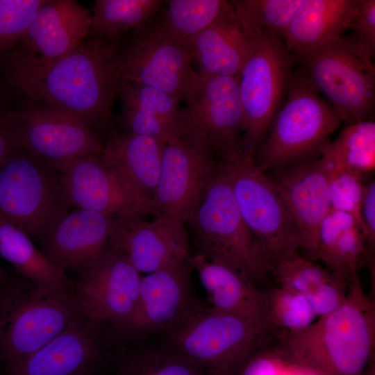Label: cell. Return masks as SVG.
Returning <instances> with one entry per match:
<instances>
[{
	"label": "cell",
	"mask_w": 375,
	"mask_h": 375,
	"mask_svg": "<svg viewBox=\"0 0 375 375\" xmlns=\"http://www.w3.org/2000/svg\"><path fill=\"white\" fill-rule=\"evenodd\" d=\"M118 42L93 38L49 62L17 52L8 77L31 101L74 116L94 131L107 128L119 78Z\"/></svg>",
	"instance_id": "1"
},
{
	"label": "cell",
	"mask_w": 375,
	"mask_h": 375,
	"mask_svg": "<svg viewBox=\"0 0 375 375\" xmlns=\"http://www.w3.org/2000/svg\"><path fill=\"white\" fill-rule=\"evenodd\" d=\"M282 340L290 357L320 375H363L374 358L375 303L358 274L338 308Z\"/></svg>",
	"instance_id": "2"
},
{
	"label": "cell",
	"mask_w": 375,
	"mask_h": 375,
	"mask_svg": "<svg viewBox=\"0 0 375 375\" xmlns=\"http://www.w3.org/2000/svg\"><path fill=\"white\" fill-rule=\"evenodd\" d=\"M81 316L72 290L8 273L0 283V361L8 370Z\"/></svg>",
	"instance_id": "3"
},
{
	"label": "cell",
	"mask_w": 375,
	"mask_h": 375,
	"mask_svg": "<svg viewBox=\"0 0 375 375\" xmlns=\"http://www.w3.org/2000/svg\"><path fill=\"white\" fill-rule=\"evenodd\" d=\"M247 226L272 264L303 249L297 220L283 192L241 146L215 147Z\"/></svg>",
	"instance_id": "4"
},
{
	"label": "cell",
	"mask_w": 375,
	"mask_h": 375,
	"mask_svg": "<svg viewBox=\"0 0 375 375\" xmlns=\"http://www.w3.org/2000/svg\"><path fill=\"white\" fill-rule=\"evenodd\" d=\"M287 92L285 105L275 115L267 137L254 154L256 165L263 172L318 156L341 123L300 68L290 73Z\"/></svg>",
	"instance_id": "5"
},
{
	"label": "cell",
	"mask_w": 375,
	"mask_h": 375,
	"mask_svg": "<svg viewBox=\"0 0 375 375\" xmlns=\"http://www.w3.org/2000/svg\"><path fill=\"white\" fill-rule=\"evenodd\" d=\"M293 54L308 83L326 97L341 122L349 126L372 119L375 103L374 58L348 36L341 35Z\"/></svg>",
	"instance_id": "6"
},
{
	"label": "cell",
	"mask_w": 375,
	"mask_h": 375,
	"mask_svg": "<svg viewBox=\"0 0 375 375\" xmlns=\"http://www.w3.org/2000/svg\"><path fill=\"white\" fill-rule=\"evenodd\" d=\"M70 207L58 171L22 147L0 166V217L39 248Z\"/></svg>",
	"instance_id": "7"
},
{
	"label": "cell",
	"mask_w": 375,
	"mask_h": 375,
	"mask_svg": "<svg viewBox=\"0 0 375 375\" xmlns=\"http://www.w3.org/2000/svg\"><path fill=\"white\" fill-rule=\"evenodd\" d=\"M206 260L223 263L255 284L272 272V264L243 220L228 182L219 169L186 223Z\"/></svg>",
	"instance_id": "8"
},
{
	"label": "cell",
	"mask_w": 375,
	"mask_h": 375,
	"mask_svg": "<svg viewBox=\"0 0 375 375\" xmlns=\"http://www.w3.org/2000/svg\"><path fill=\"white\" fill-rule=\"evenodd\" d=\"M267 331L241 317L198 303L169 332L174 351L206 375H238Z\"/></svg>",
	"instance_id": "9"
},
{
	"label": "cell",
	"mask_w": 375,
	"mask_h": 375,
	"mask_svg": "<svg viewBox=\"0 0 375 375\" xmlns=\"http://www.w3.org/2000/svg\"><path fill=\"white\" fill-rule=\"evenodd\" d=\"M297 63L282 39L260 33L249 38V50L238 74L243 112L242 147L254 157L287 92L290 73Z\"/></svg>",
	"instance_id": "10"
},
{
	"label": "cell",
	"mask_w": 375,
	"mask_h": 375,
	"mask_svg": "<svg viewBox=\"0 0 375 375\" xmlns=\"http://www.w3.org/2000/svg\"><path fill=\"white\" fill-rule=\"evenodd\" d=\"M190 50L153 18L135 28L120 51L119 78L150 86L185 101L197 72Z\"/></svg>",
	"instance_id": "11"
},
{
	"label": "cell",
	"mask_w": 375,
	"mask_h": 375,
	"mask_svg": "<svg viewBox=\"0 0 375 375\" xmlns=\"http://www.w3.org/2000/svg\"><path fill=\"white\" fill-rule=\"evenodd\" d=\"M215 152L205 139L167 141L153 197L160 214L188 222L219 172Z\"/></svg>",
	"instance_id": "12"
},
{
	"label": "cell",
	"mask_w": 375,
	"mask_h": 375,
	"mask_svg": "<svg viewBox=\"0 0 375 375\" xmlns=\"http://www.w3.org/2000/svg\"><path fill=\"white\" fill-rule=\"evenodd\" d=\"M51 165L71 206L112 216L160 215L153 200L129 185L101 153Z\"/></svg>",
	"instance_id": "13"
},
{
	"label": "cell",
	"mask_w": 375,
	"mask_h": 375,
	"mask_svg": "<svg viewBox=\"0 0 375 375\" xmlns=\"http://www.w3.org/2000/svg\"><path fill=\"white\" fill-rule=\"evenodd\" d=\"M141 278L124 256L108 248L81 273L72 292L83 316L112 331L133 312Z\"/></svg>",
	"instance_id": "14"
},
{
	"label": "cell",
	"mask_w": 375,
	"mask_h": 375,
	"mask_svg": "<svg viewBox=\"0 0 375 375\" xmlns=\"http://www.w3.org/2000/svg\"><path fill=\"white\" fill-rule=\"evenodd\" d=\"M191 258L142 276L133 312L112 331L116 339L130 340L169 331L198 304L191 283Z\"/></svg>",
	"instance_id": "15"
},
{
	"label": "cell",
	"mask_w": 375,
	"mask_h": 375,
	"mask_svg": "<svg viewBox=\"0 0 375 375\" xmlns=\"http://www.w3.org/2000/svg\"><path fill=\"white\" fill-rule=\"evenodd\" d=\"M185 223L160 214L115 216L108 249L124 256L140 273L149 274L191 258Z\"/></svg>",
	"instance_id": "16"
},
{
	"label": "cell",
	"mask_w": 375,
	"mask_h": 375,
	"mask_svg": "<svg viewBox=\"0 0 375 375\" xmlns=\"http://www.w3.org/2000/svg\"><path fill=\"white\" fill-rule=\"evenodd\" d=\"M110 328L80 317L43 347L8 370V375H94L108 357Z\"/></svg>",
	"instance_id": "17"
},
{
	"label": "cell",
	"mask_w": 375,
	"mask_h": 375,
	"mask_svg": "<svg viewBox=\"0 0 375 375\" xmlns=\"http://www.w3.org/2000/svg\"><path fill=\"white\" fill-rule=\"evenodd\" d=\"M185 101L183 137L208 140L213 147H242L243 112L238 76L197 73Z\"/></svg>",
	"instance_id": "18"
},
{
	"label": "cell",
	"mask_w": 375,
	"mask_h": 375,
	"mask_svg": "<svg viewBox=\"0 0 375 375\" xmlns=\"http://www.w3.org/2000/svg\"><path fill=\"white\" fill-rule=\"evenodd\" d=\"M21 146L51 165L102 153L96 131L65 112L30 106L15 117Z\"/></svg>",
	"instance_id": "19"
},
{
	"label": "cell",
	"mask_w": 375,
	"mask_h": 375,
	"mask_svg": "<svg viewBox=\"0 0 375 375\" xmlns=\"http://www.w3.org/2000/svg\"><path fill=\"white\" fill-rule=\"evenodd\" d=\"M272 178L283 192L301 232L309 258L317 248L319 226L331 209L326 171L318 156L277 168Z\"/></svg>",
	"instance_id": "20"
},
{
	"label": "cell",
	"mask_w": 375,
	"mask_h": 375,
	"mask_svg": "<svg viewBox=\"0 0 375 375\" xmlns=\"http://www.w3.org/2000/svg\"><path fill=\"white\" fill-rule=\"evenodd\" d=\"M91 14L74 0H46L21 40L17 53L37 62H49L72 51L90 33Z\"/></svg>",
	"instance_id": "21"
},
{
	"label": "cell",
	"mask_w": 375,
	"mask_h": 375,
	"mask_svg": "<svg viewBox=\"0 0 375 375\" xmlns=\"http://www.w3.org/2000/svg\"><path fill=\"white\" fill-rule=\"evenodd\" d=\"M114 217L80 208L69 212L40 249L65 271L82 273L107 250Z\"/></svg>",
	"instance_id": "22"
},
{
	"label": "cell",
	"mask_w": 375,
	"mask_h": 375,
	"mask_svg": "<svg viewBox=\"0 0 375 375\" xmlns=\"http://www.w3.org/2000/svg\"><path fill=\"white\" fill-rule=\"evenodd\" d=\"M115 91L122 103L121 121L126 133L165 141L185 134L183 109L172 96L143 84L119 78Z\"/></svg>",
	"instance_id": "23"
},
{
	"label": "cell",
	"mask_w": 375,
	"mask_h": 375,
	"mask_svg": "<svg viewBox=\"0 0 375 375\" xmlns=\"http://www.w3.org/2000/svg\"><path fill=\"white\" fill-rule=\"evenodd\" d=\"M191 262L211 307L269 329L265 313L264 292L249 278L199 253L192 257Z\"/></svg>",
	"instance_id": "24"
},
{
	"label": "cell",
	"mask_w": 375,
	"mask_h": 375,
	"mask_svg": "<svg viewBox=\"0 0 375 375\" xmlns=\"http://www.w3.org/2000/svg\"><path fill=\"white\" fill-rule=\"evenodd\" d=\"M360 0H301L284 35L292 53L319 46L349 28Z\"/></svg>",
	"instance_id": "25"
},
{
	"label": "cell",
	"mask_w": 375,
	"mask_h": 375,
	"mask_svg": "<svg viewBox=\"0 0 375 375\" xmlns=\"http://www.w3.org/2000/svg\"><path fill=\"white\" fill-rule=\"evenodd\" d=\"M167 141L113 132L101 156L129 185L153 199Z\"/></svg>",
	"instance_id": "26"
},
{
	"label": "cell",
	"mask_w": 375,
	"mask_h": 375,
	"mask_svg": "<svg viewBox=\"0 0 375 375\" xmlns=\"http://www.w3.org/2000/svg\"><path fill=\"white\" fill-rule=\"evenodd\" d=\"M367 254L361 224L349 213L331 209L319 226L316 250L307 258L321 261L349 285Z\"/></svg>",
	"instance_id": "27"
},
{
	"label": "cell",
	"mask_w": 375,
	"mask_h": 375,
	"mask_svg": "<svg viewBox=\"0 0 375 375\" xmlns=\"http://www.w3.org/2000/svg\"><path fill=\"white\" fill-rule=\"evenodd\" d=\"M278 284L301 294L317 318L338 308L345 299L349 285L337 273L296 252L272 264Z\"/></svg>",
	"instance_id": "28"
},
{
	"label": "cell",
	"mask_w": 375,
	"mask_h": 375,
	"mask_svg": "<svg viewBox=\"0 0 375 375\" xmlns=\"http://www.w3.org/2000/svg\"><path fill=\"white\" fill-rule=\"evenodd\" d=\"M249 47V38L233 11L200 33L192 43L190 51L199 63L200 74L237 76Z\"/></svg>",
	"instance_id": "29"
},
{
	"label": "cell",
	"mask_w": 375,
	"mask_h": 375,
	"mask_svg": "<svg viewBox=\"0 0 375 375\" xmlns=\"http://www.w3.org/2000/svg\"><path fill=\"white\" fill-rule=\"evenodd\" d=\"M0 257L38 285L72 289L74 283L66 271L53 263L27 234L1 217Z\"/></svg>",
	"instance_id": "30"
},
{
	"label": "cell",
	"mask_w": 375,
	"mask_h": 375,
	"mask_svg": "<svg viewBox=\"0 0 375 375\" xmlns=\"http://www.w3.org/2000/svg\"><path fill=\"white\" fill-rule=\"evenodd\" d=\"M233 11L232 1L171 0L161 22L172 37L190 50L200 33Z\"/></svg>",
	"instance_id": "31"
},
{
	"label": "cell",
	"mask_w": 375,
	"mask_h": 375,
	"mask_svg": "<svg viewBox=\"0 0 375 375\" xmlns=\"http://www.w3.org/2000/svg\"><path fill=\"white\" fill-rule=\"evenodd\" d=\"M160 0H97L91 15L94 38L117 41L124 31L147 22L158 12Z\"/></svg>",
	"instance_id": "32"
},
{
	"label": "cell",
	"mask_w": 375,
	"mask_h": 375,
	"mask_svg": "<svg viewBox=\"0 0 375 375\" xmlns=\"http://www.w3.org/2000/svg\"><path fill=\"white\" fill-rule=\"evenodd\" d=\"M235 17L247 38L271 33L283 38L301 0L232 1Z\"/></svg>",
	"instance_id": "33"
},
{
	"label": "cell",
	"mask_w": 375,
	"mask_h": 375,
	"mask_svg": "<svg viewBox=\"0 0 375 375\" xmlns=\"http://www.w3.org/2000/svg\"><path fill=\"white\" fill-rule=\"evenodd\" d=\"M264 305L269 328H278L284 332L283 335L301 331L317 319L301 294L283 285L264 292Z\"/></svg>",
	"instance_id": "34"
},
{
	"label": "cell",
	"mask_w": 375,
	"mask_h": 375,
	"mask_svg": "<svg viewBox=\"0 0 375 375\" xmlns=\"http://www.w3.org/2000/svg\"><path fill=\"white\" fill-rule=\"evenodd\" d=\"M320 158L328 181L331 209L349 213L361 224L363 178L345 167L331 142L322 151Z\"/></svg>",
	"instance_id": "35"
},
{
	"label": "cell",
	"mask_w": 375,
	"mask_h": 375,
	"mask_svg": "<svg viewBox=\"0 0 375 375\" xmlns=\"http://www.w3.org/2000/svg\"><path fill=\"white\" fill-rule=\"evenodd\" d=\"M117 375H206L196 365L173 351H122L112 358Z\"/></svg>",
	"instance_id": "36"
},
{
	"label": "cell",
	"mask_w": 375,
	"mask_h": 375,
	"mask_svg": "<svg viewBox=\"0 0 375 375\" xmlns=\"http://www.w3.org/2000/svg\"><path fill=\"white\" fill-rule=\"evenodd\" d=\"M342 163L362 178L375 168V123L372 119L347 126L331 142Z\"/></svg>",
	"instance_id": "37"
},
{
	"label": "cell",
	"mask_w": 375,
	"mask_h": 375,
	"mask_svg": "<svg viewBox=\"0 0 375 375\" xmlns=\"http://www.w3.org/2000/svg\"><path fill=\"white\" fill-rule=\"evenodd\" d=\"M46 0H0V52L21 41Z\"/></svg>",
	"instance_id": "38"
},
{
	"label": "cell",
	"mask_w": 375,
	"mask_h": 375,
	"mask_svg": "<svg viewBox=\"0 0 375 375\" xmlns=\"http://www.w3.org/2000/svg\"><path fill=\"white\" fill-rule=\"evenodd\" d=\"M255 375H320L298 362L283 349L262 351L258 356Z\"/></svg>",
	"instance_id": "39"
},
{
	"label": "cell",
	"mask_w": 375,
	"mask_h": 375,
	"mask_svg": "<svg viewBox=\"0 0 375 375\" xmlns=\"http://www.w3.org/2000/svg\"><path fill=\"white\" fill-rule=\"evenodd\" d=\"M347 35L356 44L372 58L375 54V1L360 0L358 11Z\"/></svg>",
	"instance_id": "40"
},
{
	"label": "cell",
	"mask_w": 375,
	"mask_h": 375,
	"mask_svg": "<svg viewBox=\"0 0 375 375\" xmlns=\"http://www.w3.org/2000/svg\"><path fill=\"white\" fill-rule=\"evenodd\" d=\"M360 217L367 244L368 265L374 262L375 250V182L365 184Z\"/></svg>",
	"instance_id": "41"
},
{
	"label": "cell",
	"mask_w": 375,
	"mask_h": 375,
	"mask_svg": "<svg viewBox=\"0 0 375 375\" xmlns=\"http://www.w3.org/2000/svg\"><path fill=\"white\" fill-rule=\"evenodd\" d=\"M22 147L17 121L0 117V166Z\"/></svg>",
	"instance_id": "42"
},
{
	"label": "cell",
	"mask_w": 375,
	"mask_h": 375,
	"mask_svg": "<svg viewBox=\"0 0 375 375\" xmlns=\"http://www.w3.org/2000/svg\"><path fill=\"white\" fill-rule=\"evenodd\" d=\"M363 375H375V359L374 358L368 364Z\"/></svg>",
	"instance_id": "43"
},
{
	"label": "cell",
	"mask_w": 375,
	"mask_h": 375,
	"mask_svg": "<svg viewBox=\"0 0 375 375\" xmlns=\"http://www.w3.org/2000/svg\"><path fill=\"white\" fill-rule=\"evenodd\" d=\"M8 272H6L0 265V283L5 279Z\"/></svg>",
	"instance_id": "44"
},
{
	"label": "cell",
	"mask_w": 375,
	"mask_h": 375,
	"mask_svg": "<svg viewBox=\"0 0 375 375\" xmlns=\"http://www.w3.org/2000/svg\"><path fill=\"white\" fill-rule=\"evenodd\" d=\"M94 375H101V374H100V373H99V374H94Z\"/></svg>",
	"instance_id": "45"
}]
</instances>
